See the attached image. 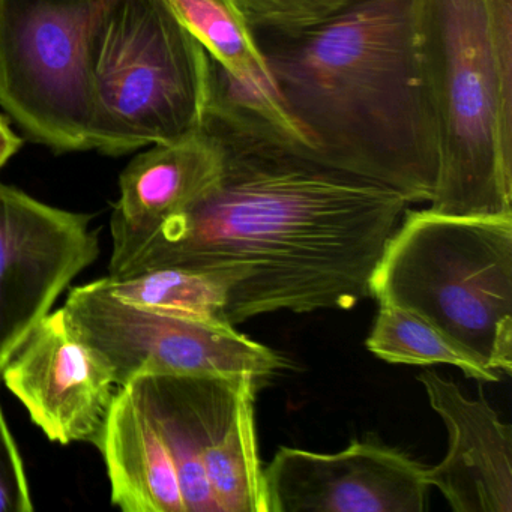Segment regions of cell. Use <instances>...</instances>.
Returning a JSON list of instances; mask_svg holds the SVG:
<instances>
[{
    "label": "cell",
    "mask_w": 512,
    "mask_h": 512,
    "mask_svg": "<svg viewBox=\"0 0 512 512\" xmlns=\"http://www.w3.org/2000/svg\"><path fill=\"white\" fill-rule=\"evenodd\" d=\"M202 127L220 152L217 178L118 278L169 266L208 272L226 289L233 326L278 311L350 310L371 296L409 200L320 160L212 67Z\"/></svg>",
    "instance_id": "cell-1"
},
{
    "label": "cell",
    "mask_w": 512,
    "mask_h": 512,
    "mask_svg": "<svg viewBox=\"0 0 512 512\" xmlns=\"http://www.w3.org/2000/svg\"><path fill=\"white\" fill-rule=\"evenodd\" d=\"M257 40L284 110L316 157L410 203L430 202L437 145L412 0H353L295 37Z\"/></svg>",
    "instance_id": "cell-2"
},
{
    "label": "cell",
    "mask_w": 512,
    "mask_h": 512,
    "mask_svg": "<svg viewBox=\"0 0 512 512\" xmlns=\"http://www.w3.org/2000/svg\"><path fill=\"white\" fill-rule=\"evenodd\" d=\"M412 20L437 145L428 211L512 218V0H412Z\"/></svg>",
    "instance_id": "cell-3"
},
{
    "label": "cell",
    "mask_w": 512,
    "mask_h": 512,
    "mask_svg": "<svg viewBox=\"0 0 512 512\" xmlns=\"http://www.w3.org/2000/svg\"><path fill=\"white\" fill-rule=\"evenodd\" d=\"M88 149L130 154L199 130L211 58L164 0H106L85 40Z\"/></svg>",
    "instance_id": "cell-4"
},
{
    "label": "cell",
    "mask_w": 512,
    "mask_h": 512,
    "mask_svg": "<svg viewBox=\"0 0 512 512\" xmlns=\"http://www.w3.org/2000/svg\"><path fill=\"white\" fill-rule=\"evenodd\" d=\"M370 290L379 304L439 329L487 370L512 373V218L407 209Z\"/></svg>",
    "instance_id": "cell-5"
},
{
    "label": "cell",
    "mask_w": 512,
    "mask_h": 512,
    "mask_svg": "<svg viewBox=\"0 0 512 512\" xmlns=\"http://www.w3.org/2000/svg\"><path fill=\"white\" fill-rule=\"evenodd\" d=\"M64 310L77 337L118 386L172 374L221 377L259 389L287 367L280 353L230 323L128 304L98 280L74 287Z\"/></svg>",
    "instance_id": "cell-6"
},
{
    "label": "cell",
    "mask_w": 512,
    "mask_h": 512,
    "mask_svg": "<svg viewBox=\"0 0 512 512\" xmlns=\"http://www.w3.org/2000/svg\"><path fill=\"white\" fill-rule=\"evenodd\" d=\"M106 0H0V106L35 143L88 151L85 40Z\"/></svg>",
    "instance_id": "cell-7"
},
{
    "label": "cell",
    "mask_w": 512,
    "mask_h": 512,
    "mask_svg": "<svg viewBox=\"0 0 512 512\" xmlns=\"http://www.w3.org/2000/svg\"><path fill=\"white\" fill-rule=\"evenodd\" d=\"M89 223L0 184V382L29 332L100 254Z\"/></svg>",
    "instance_id": "cell-8"
},
{
    "label": "cell",
    "mask_w": 512,
    "mask_h": 512,
    "mask_svg": "<svg viewBox=\"0 0 512 512\" xmlns=\"http://www.w3.org/2000/svg\"><path fill=\"white\" fill-rule=\"evenodd\" d=\"M268 512H422L425 467L379 440L332 454L280 448L263 469Z\"/></svg>",
    "instance_id": "cell-9"
},
{
    "label": "cell",
    "mask_w": 512,
    "mask_h": 512,
    "mask_svg": "<svg viewBox=\"0 0 512 512\" xmlns=\"http://www.w3.org/2000/svg\"><path fill=\"white\" fill-rule=\"evenodd\" d=\"M7 388L52 442L95 445L119 386L77 337L64 307L29 332L2 373Z\"/></svg>",
    "instance_id": "cell-10"
},
{
    "label": "cell",
    "mask_w": 512,
    "mask_h": 512,
    "mask_svg": "<svg viewBox=\"0 0 512 512\" xmlns=\"http://www.w3.org/2000/svg\"><path fill=\"white\" fill-rule=\"evenodd\" d=\"M431 409L445 422V458L425 478L455 512H512V430L484 398H469L451 380L418 376Z\"/></svg>",
    "instance_id": "cell-11"
},
{
    "label": "cell",
    "mask_w": 512,
    "mask_h": 512,
    "mask_svg": "<svg viewBox=\"0 0 512 512\" xmlns=\"http://www.w3.org/2000/svg\"><path fill=\"white\" fill-rule=\"evenodd\" d=\"M218 172L217 143L202 125L178 142L154 145L137 155L119 179L110 220L109 277H121L161 226L199 197Z\"/></svg>",
    "instance_id": "cell-12"
},
{
    "label": "cell",
    "mask_w": 512,
    "mask_h": 512,
    "mask_svg": "<svg viewBox=\"0 0 512 512\" xmlns=\"http://www.w3.org/2000/svg\"><path fill=\"white\" fill-rule=\"evenodd\" d=\"M95 446L124 512H185L169 448L131 383L119 386Z\"/></svg>",
    "instance_id": "cell-13"
},
{
    "label": "cell",
    "mask_w": 512,
    "mask_h": 512,
    "mask_svg": "<svg viewBox=\"0 0 512 512\" xmlns=\"http://www.w3.org/2000/svg\"><path fill=\"white\" fill-rule=\"evenodd\" d=\"M256 389L239 392L218 419L203 452V467L221 512H268L265 475L254 425Z\"/></svg>",
    "instance_id": "cell-14"
},
{
    "label": "cell",
    "mask_w": 512,
    "mask_h": 512,
    "mask_svg": "<svg viewBox=\"0 0 512 512\" xmlns=\"http://www.w3.org/2000/svg\"><path fill=\"white\" fill-rule=\"evenodd\" d=\"M212 61L245 92L280 103L256 32L233 0H164Z\"/></svg>",
    "instance_id": "cell-15"
},
{
    "label": "cell",
    "mask_w": 512,
    "mask_h": 512,
    "mask_svg": "<svg viewBox=\"0 0 512 512\" xmlns=\"http://www.w3.org/2000/svg\"><path fill=\"white\" fill-rule=\"evenodd\" d=\"M98 281L107 292L128 304L229 323L226 289L208 272L169 266Z\"/></svg>",
    "instance_id": "cell-16"
},
{
    "label": "cell",
    "mask_w": 512,
    "mask_h": 512,
    "mask_svg": "<svg viewBox=\"0 0 512 512\" xmlns=\"http://www.w3.org/2000/svg\"><path fill=\"white\" fill-rule=\"evenodd\" d=\"M379 305L376 322L367 340L368 350L377 358L391 364L454 365L470 379L499 382V374L482 367L421 317L394 305Z\"/></svg>",
    "instance_id": "cell-17"
},
{
    "label": "cell",
    "mask_w": 512,
    "mask_h": 512,
    "mask_svg": "<svg viewBox=\"0 0 512 512\" xmlns=\"http://www.w3.org/2000/svg\"><path fill=\"white\" fill-rule=\"evenodd\" d=\"M259 38L302 34L343 10L353 0H233Z\"/></svg>",
    "instance_id": "cell-18"
},
{
    "label": "cell",
    "mask_w": 512,
    "mask_h": 512,
    "mask_svg": "<svg viewBox=\"0 0 512 512\" xmlns=\"http://www.w3.org/2000/svg\"><path fill=\"white\" fill-rule=\"evenodd\" d=\"M34 511L28 476L0 407V512Z\"/></svg>",
    "instance_id": "cell-19"
},
{
    "label": "cell",
    "mask_w": 512,
    "mask_h": 512,
    "mask_svg": "<svg viewBox=\"0 0 512 512\" xmlns=\"http://www.w3.org/2000/svg\"><path fill=\"white\" fill-rule=\"evenodd\" d=\"M23 140L11 130L8 119L0 115V170L22 148Z\"/></svg>",
    "instance_id": "cell-20"
}]
</instances>
